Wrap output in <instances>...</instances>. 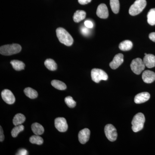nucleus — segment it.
<instances>
[{
  "mask_svg": "<svg viewBox=\"0 0 155 155\" xmlns=\"http://www.w3.org/2000/svg\"><path fill=\"white\" fill-rule=\"evenodd\" d=\"M143 62L145 67L152 68L155 67V56L151 54H147L143 58Z\"/></svg>",
  "mask_w": 155,
  "mask_h": 155,
  "instance_id": "nucleus-15",
  "label": "nucleus"
},
{
  "mask_svg": "<svg viewBox=\"0 0 155 155\" xmlns=\"http://www.w3.org/2000/svg\"><path fill=\"white\" fill-rule=\"evenodd\" d=\"M31 130L36 135H40L44 132V128L41 124L37 122L33 123L31 125Z\"/></svg>",
  "mask_w": 155,
  "mask_h": 155,
  "instance_id": "nucleus-17",
  "label": "nucleus"
},
{
  "mask_svg": "<svg viewBox=\"0 0 155 155\" xmlns=\"http://www.w3.org/2000/svg\"><path fill=\"white\" fill-rule=\"evenodd\" d=\"M84 25L87 28H91L93 27V23L90 20H86L84 22Z\"/></svg>",
  "mask_w": 155,
  "mask_h": 155,
  "instance_id": "nucleus-30",
  "label": "nucleus"
},
{
  "mask_svg": "<svg viewBox=\"0 0 155 155\" xmlns=\"http://www.w3.org/2000/svg\"><path fill=\"white\" fill-rule=\"evenodd\" d=\"M105 134L107 138L111 142L115 141L117 139L118 134L116 127L111 124H107L104 128Z\"/></svg>",
  "mask_w": 155,
  "mask_h": 155,
  "instance_id": "nucleus-7",
  "label": "nucleus"
},
{
  "mask_svg": "<svg viewBox=\"0 0 155 155\" xmlns=\"http://www.w3.org/2000/svg\"><path fill=\"white\" fill-rule=\"evenodd\" d=\"M92 80L96 83H99L101 80L107 81L108 78L107 74L104 70L99 69H93L91 71Z\"/></svg>",
  "mask_w": 155,
  "mask_h": 155,
  "instance_id": "nucleus-5",
  "label": "nucleus"
},
{
  "mask_svg": "<svg viewBox=\"0 0 155 155\" xmlns=\"http://www.w3.org/2000/svg\"><path fill=\"white\" fill-rule=\"evenodd\" d=\"M89 28L86 27V26L85 27H82V28H81V32L83 35H85V36H87V35H88L90 33V30L89 29Z\"/></svg>",
  "mask_w": 155,
  "mask_h": 155,
  "instance_id": "nucleus-29",
  "label": "nucleus"
},
{
  "mask_svg": "<svg viewBox=\"0 0 155 155\" xmlns=\"http://www.w3.org/2000/svg\"><path fill=\"white\" fill-rule=\"evenodd\" d=\"M21 49V46L17 44L5 45L0 48V53L3 55H12L20 52Z\"/></svg>",
  "mask_w": 155,
  "mask_h": 155,
  "instance_id": "nucleus-2",
  "label": "nucleus"
},
{
  "mask_svg": "<svg viewBox=\"0 0 155 155\" xmlns=\"http://www.w3.org/2000/svg\"><path fill=\"white\" fill-rule=\"evenodd\" d=\"M147 22L150 25H155V8L150 9L147 14Z\"/></svg>",
  "mask_w": 155,
  "mask_h": 155,
  "instance_id": "nucleus-24",
  "label": "nucleus"
},
{
  "mask_svg": "<svg viewBox=\"0 0 155 155\" xmlns=\"http://www.w3.org/2000/svg\"><path fill=\"white\" fill-rule=\"evenodd\" d=\"M146 5V0H136L129 8V14L131 16H136L143 11Z\"/></svg>",
  "mask_w": 155,
  "mask_h": 155,
  "instance_id": "nucleus-4",
  "label": "nucleus"
},
{
  "mask_svg": "<svg viewBox=\"0 0 155 155\" xmlns=\"http://www.w3.org/2000/svg\"><path fill=\"white\" fill-rule=\"evenodd\" d=\"M147 54V53H145V54H144L145 55H146Z\"/></svg>",
  "mask_w": 155,
  "mask_h": 155,
  "instance_id": "nucleus-35",
  "label": "nucleus"
},
{
  "mask_svg": "<svg viewBox=\"0 0 155 155\" xmlns=\"http://www.w3.org/2000/svg\"><path fill=\"white\" fill-rule=\"evenodd\" d=\"M56 34L60 42L67 46L72 45L74 41L73 39L66 29L61 27L58 28L56 29Z\"/></svg>",
  "mask_w": 155,
  "mask_h": 155,
  "instance_id": "nucleus-1",
  "label": "nucleus"
},
{
  "mask_svg": "<svg viewBox=\"0 0 155 155\" xmlns=\"http://www.w3.org/2000/svg\"><path fill=\"white\" fill-rule=\"evenodd\" d=\"M149 37L151 40L155 42V32L150 33L149 35Z\"/></svg>",
  "mask_w": 155,
  "mask_h": 155,
  "instance_id": "nucleus-34",
  "label": "nucleus"
},
{
  "mask_svg": "<svg viewBox=\"0 0 155 155\" xmlns=\"http://www.w3.org/2000/svg\"><path fill=\"white\" fill-rule=\"evenodd\" d=\"M54 87L60 90H64L67 88V85L64 82L57 80H53L51 82Z\"/></svg>",
  "mask_w": 155,
  "mask_h": 155,
  "instance_id": "nucleus-23",
  "label": "nucleus"
},
{
  "mask_svg": "<svg viewBox=\"0 0 155 155\" xmlns=\"http://www.w3.org/2000/svg\"><path fill=\"white\" fill-rule=\"evenodd\" d=\"M28 151L24 149L19 150L18 152L16 154L17 155H28Z\"/></svg>",
  "mask_w": 155,
  "mask_h": 155,
  "instance_id": "nucleus-31",
  "label": "nucleus"
},
{
  "mask_svg": "<svg viewBox=\"0 0 155 155\" xmlns=\"http://www.w3.org/2000/svg\"><path fill=\"white\" fill-rule=\"evenodd\" d=\"M133 47V44L130 40H125L120 43L119 48L121 51H128Z\"/></svg>",
  "mask_w": 155,
  "mask_h": 155,
  "instance_id": "nucleus-18",
  "label": "nucleus"
},
{
  "mask_svg": "<svg viewBox=\"0 0 155 155\" xmlns=\"http://www.w3.org/2000/svg\"><path fill=\"white\" fill-rule=\"evenodd\" d=\"M65 102L69 107L73 108L76 106V103L73 99V98L71 96L66 97L65 98Z\"/></svg>",
  "mask_w": 155,
  "mask_h": 155,
  "instance_id": "nucleus-28",
  "label": "nucleus"
},
{
  "mask_svg": "<svg viewBox=\"0 0 155 155\" xmlns=\"http://www.w3.org/2000/svg\"><path fill=\"white\" fill-rule=\"evenodd\" d=\"M29 141L33 144L41 145L44 142V140L39 135H36L31 136L29 138Z\"/></svg>",
  "mask_w": 155,
  "mask_h": 155,
  "instance_id": "nucleus-26",
  "label": "nucleus"
},
{
  "mask_svg": "<svg viewBox=\"0 0 155 155\" xmlns=\"http://www.w3.org/2000/svg\"><path fill=\"white\" fill-rule=\"evenodd\" d=\"M142 77L145 83H151L155 81V73L150 70H146L143 73Z\"/></svg>",
  "mask_w": 155,
  "mask_h": 155,
  "instance_id": "nucleus-14",
  "label": "nucleus"
},
{
  "mask_svg": "<svg viewBox=\"0 0 155 155\" xmlns=\"http://www.w3.org/2000/svg\"><path fill=\"white\" fill-rule=\"evenodd\" d=\"M45 65L47 68L51 71H55L58 67L56 62L51 59H47L45 61Z\"/></svg>",
  "mask_w": 155,
  "mask_h": 155,
  "instance_id": "nucleus-22",
  "label": "nucleus"
},
{
  "mask_svg": "<svg viewBox=\"0 0 155 155\" xmlns=\"http://www.w3.org/2000/svg\"><path fill=\"white\" fill-rule=\"evenodd\" d=\"M25 117L24 115L21 114H17L14 116L13 120V124L14 125H22V123L25 122Z\"/></svg>",
  "mask_w": 155,
  "mask_h": 155,
  "instance_id": "nucleus-19",
  "label": "nucleus"
},
{
  "mask_svg": "<svg viewBox=\"0 0 155 155\" xmlns=\"http://www.w3.org/2000/svg\"><path fill=\"white\" fill-rule=\"evenodd\" d=\"M130 67L131 70L137 75H140L145 68L143 61L140 58L133 60L131 62Z\"/></svg>",
  "mask_w": 155,
  "mask_h": 155,
  "instance_id": "nucleus-6",
  "label": "nucleus"
},
{
  "mask_svg": "<svg viewBox=\"0 0 155 155\" xmlns=\"http://www.w3.org/2000/svg\"><path fill=\"white\" fill-rule=\"evenodd\" d=\"M150 94L147 92L140 93L135 96L134 97V102L137 104H140L146 102L150 99Z\"/></svg>",
  "mask_w": 155,
  "mask_h": 155,
  "instance_id": "nucleus-13",
  "label": "nucleus"
},
{
  "mask_svg": "<svg viewBox=\"0 0 155 155\" xmlns=\"http://www.w3.org/2000/svg\"><path fill=\"white\" fill-rule=\"evenodd\" d=\"M124 56L122 54H117L114 57L113 61L110 64V66L111 69H117L124 62Z\"/></svg>",
  "mask_w": 155,
  "mask_h": 155,
  "instance_id": "nucleus-12",
  "label": "nucleus"
},
{
  "mask_svg": "<svg viewBox=\"0 0 155 155\" xmlns=\"http://www.w3.org/2000/svg\"><path fill=\"white\" fill-rule=\"evenodd\" d=\"M54 124L56 128L60 132H66L68 129V124L65 118L62 117L56 118L55 119Z\"/></svg>",
  "mask_w": 155,
  "mask_h": 155,
  "instance_id": "nucleus-8",
  "label": "nucleus"
},
{
  "mask_svg": "<svg viewBox=\"0 0 155 155\" xmlns=\"http://www.w3.org/2000/svg\"><path fill=\"white\" fill-rule=\"evenodd\" d=\"M92 0H78V3L81 5H84L91 2Z\"/></svg>",
  "mask_w": 155,
  "mask_h": 155,
  "instance_id": "nucleus-33",
  "label": "nucleus"
},
{
  "mask_svg": "<svg viewBox=\"0 0 155 155\" xmlns=\"http://www.w3.org/2000/svg\"><path fill=\"white\" fill-rule=\"evenodd\" d=\"M86 12L84 11L78 10L75 12L73 17V20L75 22H79L85 19Z\"/></svg>",
  "mask_w": 155,
  "mask_h": 155,
  "instance_id": "nucleus-16",
  "label": "nucleus"
},
{
  "mask_svg": "<svg viewBox=\"0 0 155 155\" xmlns=\"http://www.w3.org/2000/svg\"><path fill=\"white\" fill-rule=\"evenodd\" d=\"M91 131L88 128H84L79 131L78 134V140L81 144H85L89 139Z\"/></svg>",
  "mask_w": 155,
  "mask_h": 155,
  "instance_id": "nucleus-10",
  "label": "nucleus"
},
{
  "mask_svg": "<svg viewBox=\"0 0 155 155\" xmlns=\"http://www.w3.org/2000/svg\"><path fill=\"white\" fill-rule=\"evenodd\" d=\"M25 95L30 99H35L37 97L38 94L35 90L28 87L25 88L24 90Z\"/></svg>",
  "mask_w": 155,
  "mask_h": 155,
  "instance_id": "nucleus-21",
  "label": "nucleus"
},
{
  "mask_svg": "<svg viewBox=\"0 0 155 155\" xmlns=\"http://www.w3.org/2000/svg\"><path fill=\"white\" fill-rule=\"evenodd\" d=\"M96 14L97 16L101 19H107L109 16V11L107 5L104 4H101L98 6Z\"/></svg>",
  "mask_w": 155,
  "mask_h": 155,
  "instance_id": "nucleus-11",
  "label": "nucleus"
},
{
  "mask_svg": "<svg viewBox=\"0 0 155 155\" xmlns=\"http://www.w3.org/2000/svg\"><path fill=\"white\" fill-rule=\"evenodd\" d=\"M110 5L114 14H117L119 13L120 8L119 0H110Z\"/></svg>",
  "mask_w": 155,
  "mask_h": 155,
  "instance_id": "nucleus-25",
  "label": "nucleus"
},
{
  "mask_svg": "<svg viewBox=\"0 0 155 155\" xmlns=\"http://www.w3.org/2000/svg\"><path fill=\"white\" fill-rule=\"evenodd\" d=\"M145 122V118L142 113H139L136 114L131 122L132 130L134 132H137L143 129Z\"/></svg>",
  "mask_w": 155,
  "mask_h": 155,
  "instance_id": "nucleus-3",
  "label": "nucleus"
},
{
  "mask_svg": "<svg viewBox=\"0 0 155 155\" xmlns=\"http://www.w3.org/2000/svg\"><path fill=\"white\" fill-rule=\"evenodd\" d=\"M2 98L8 104H12L15 102V96L12 92L8 89H5L1 93Z\"/></svg>",
  "mask_w": 155,
  "mask_h": 155,
  "instance_id": "nucleus-9",
  "label": "nucleus"
},
{
  "mask_svg": "<svg viewBox=\"0 0 155 155\" xmlns=\"http://www.w3.org/2000/svg\"><path fill=\"white\" fill-rule=\"evenodd\" d=\"M24 129V126L22 125H16L11 131V135L14 137H17L18 134Z\"/></svg>",
  "mask_w": 155,
  "mask_h": 155,
  "instance_id": "nucleus-27",
  "label": "nucleus"
},
{
  "mask_svg": "<svg viewBox=\"0 0 155 155\" xmlns=\"http://www.w3.org/2000/svg\"><path fill=\"white\" fill-rule=\"evenodd\" d=\"M11 64L13 68L17 71L23 70L25 68V65L24 63L18 60H13L11 61Z\"/></svg>",
  "mask_w": 155,
  "mask_h": 155,
  "instance_id": "nucleus-20",
  "label": "nucleus"
},
{
  "mask_svg": "<svg viewBox=\"0 0 155 155\" xmlns=\"http://www.w3.org/2000/svg\"><path fill=\"white\" fill-rule=\"evenodd\" d=\"M0 141L2 142L5 139V136H4V132H3V130L2 126L0 127Z\"/></svg>",
  "mask_w": 155,
  "mask_h": 155,
  "instance_id": "nucleus-32",
  "label": "nucleus"
}]
</instances>
